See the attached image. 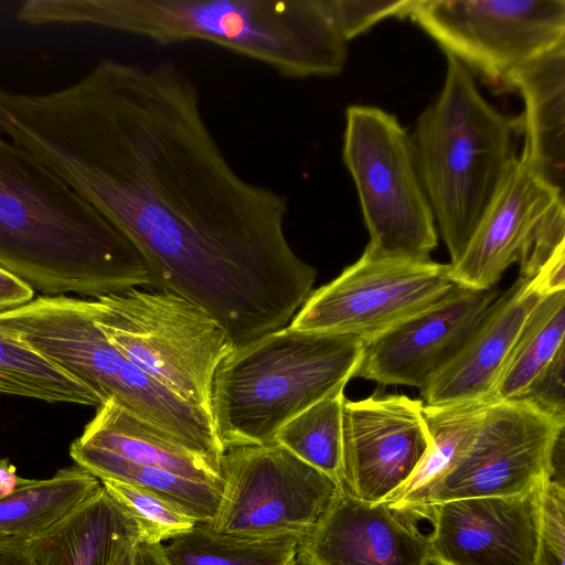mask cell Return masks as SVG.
<instances>
[{
    "label": "cell",
    "mask_w": 565,
    "mask_h": 565,
    "mask_svg": "<svg viewBox=\"0 0 565 565\" xmlns=\"http://www.w3.org/2000/svg\"><path fill=\"white\" fill-rule=\"evenodd\" d=\"M0 134L119 228L151 287L203 308L234 349L287 327L312 292L317 270L285 235L287 196L235 171L174 62L103 60L64 88L8 92Z\"/></svg>",
    "instance_id": "cell-1"
},
{
    "label": "cell",
    "mask_w": 565,
    "mask_h": 565,
    "mask_svg": "<svg viewBox=\"0 0 565 565\" xmlns=\"http://www.w3.org/2000/svg\"><path fill=\"white\" fill-rule=\"evenodd\" d=\"M31 25L92 24L160 45L206 41L290 79L339 75L348 41L330 0H29Z\"/></svg>",
    "instance_id": "cell-2"
},
{
    "label": "cell",
    "mask_w": 565,
    "mask_h": 565,
    "mask_svg": "<svg viewBox=\"0 0 565 565\" xmlns=\"http://www.w3.org/2000/svg\"><path fill=\"white\" fill-rule=\"evenodd\" d=\"M0 266L45 296L97 299L151 285L128 237L2 134Z\"/></svg>",
    "instance_id": "cell-3"
},
{
    "label": "cell",
    "mask_w": 565,
    "mask_h": 565,
    "mask_svg": "<svg viewBox=\"0 0 565 565\" xmlns=\"http://www.w3.org/2000/svg\"><path fill=\"white\" fill-rule=\"evenodd\" d=\"M446 57L441 92L417 118L411 139L454 264L518 158L522 120L490 105L469 68Z\"/></svg>",
    "instance_id": "cell-4"
},
{
    "label": "cell",
    "mask_w": 565,
    "mask_h": 565,
    "mask_svg": "<svg viewBox=\"0 0 565 565\" xmlns=\"http://www.w3.org/2000/svg\"><path fill=\"white\" fill-rule=\"evenodd\" d=\"M364 341L289 326L235 349L218 365L211 417L224 450L275 443L291 418L355 376Z\"/></svg>",
    "instance_id": "cell-5"
},
{
    "label": "cell",
    "mask_w": 565,
    "mask_h": 565,
    "mask_svg": "<svg viewBox=\"0 0 565 565\" xmlns=\"http://www.w3.org/2000/svg\"><path fill=\"white\" fill-rule=\"evenodd\" d=\"M0 332L25 344L139 419L220 465L224 450L210 417L178 399L130 362L96 326L89 300L39 296L0 312Z\"/></svg>",
    "instance_id": "cell-6"
},
{
    "label": "cell",
    "mask_w": 565,
    "mask_h": 565,
    "mask_svg": "<svg viewBox=\"0 0 565 565\" xmlns=\"http://www.w3.org/2000/svg\"><path fill=\"white\" fill-rule=\"evenodd\" d=\"M89 307L96 326L117 350L212 420L214 374L234 345L207 311L182 296L154 288L102 296L89 300Z\"/></svg>",
    "instance_id": "cell-7"
},
{
    "label": "cell",
    "mask_w": 565,
    "mask_h": 565,
    "mask_svg": "<svg viewBox=\"0 0 565 565\" xmlns=\"http://www.w3.org/2000/svg\"><path fill=\"white\" fill-rule=\"evenodd\" d=\"M360 200L370 242L380 256L430 262L438 237L411 135L374 106L345 110L342 148Z\"/></svg>",
    "instance_id": "cell-8"
},
{
    "label": "cell",
    "mask_w": 565,
    "mask_h": 565,
    "mask_svg": "<svg viewBox=\"0 0 565 565\" xmlns=\"http://www.w3.org/2000/svg\"><path fill=\"white\" fill-rule=\"evenodd\" d=\"M408 17L499 92L516 68L565 41L564 0H415Z\"/></svg>",
    "instance_id": "cell-9"
},
{
    "label": "cell",
    "mask_w": 565,
    "mask_h": 565,
    "mask_svg": "<svg viewBox=\"0 0 565 565\" xmlns=\"http://www.w3.org/2000/svg\"><path fill=\"white\" fill-rule=\"evenodd\" d=\"M220 468L221 500L205 524L224 534L303 537L339 489L277 443L227 449Z\"/></svg>",
    "instance_id": "cell-10"
},
{
    "label": "cell",
    "mask_w": 565,
    "mask_h": 565,
    "mask_svg": "<svg viewBox=\"0 0 565 565\" xmlns=\"http://www.w3.org/2000/svg\"><path fill=\"white\" fill-rule=\"evenodd\" d=\"M565 419L525 399L489 402L470 445L409 509L473 497L514 495L552 479V456Z\"/></svg>",
    "instance_id": "cell-11"
},
{
    "label": "cell",
    "mask_w": 565,
    "mask_h": 565,
    "mask_svg": "<svg viewBox=\"0 0 565 565\" xmlns=\"http://www.w3.org/2000/svg\"><path fill=\"white\" fill-rule=\"evenodd\" d=\"M454 285L449 264L388 258L365 248L354 264L309 295L289 327L365 342L427 308Z\"/></svg>",
    "instance_id": "cell-12"
},
{
    "label": "cell",
    "mask_w": 565,
    "mask_h": 565,
    "mask_svg": "<svg viewBox=\"0 0 565 565\" xmlns=\"http://www.w3.org/2000/svg\"><path fill=\"white\" fill-rule=\"evenodd\" d=\"M424 403L406 395L345 398L340 488L369 503L388 499L411 477L430 437Z\"/></svg>",
    "instance_id": "cell-13"
},
{
    "label": "cell",
    "mask_w": 565,
    "mask_h": 565,
    "mask_svg": "<svg viewBox=\"0 0 565 565\" xmlns=\"http://www.w3.org/2000/svg\"><path fill=\"white\" fill-rule=\"evenodd\" d=\"M498 296L494 288L455 284L427 308L365 341L355 376L420 391L456 358Z\"/></svg>",
    "instance_id": "cell-14"
},
{
    "label": "cell",
    "mask_w": 565,
    "mask_h": 565,
    "mask_svg": "<svg viewBox=\"0 0 565 565\" xmlns=\"http://www.w3.org/2000/svg\"><path fill=\"white\" fill-rule=\"evenodd\" d=\"M550 481V480H547ZM514 495L445 501L423 514L433 565H533L546 482Z\"/></svg>",
    "instance_id": "cell-15"
},
{
    "label": "cell",
    "mask_w": 565,
    "mask_h": 565,
    "mask_svg": "<svg viewBox=\"0 0 565 565\" xmlns=\"http://www.w3.org/2000/svg\"><path fill=\"white\" fill-rule=\"evenodd\" d=\"M418 520L409 510L361 501L339 486L300 540L297 565H433Z\"/></svg>",
    "instance_id": "cell-16"
},
{
    "label": "cell",
    "mask_w": 565,
    "mask_h": 565,
    "mask_svg": "<svg viewBox=\"0 0 565 565\" xmlns=\"http://www.w3.org/2000/svg\"><path fill=\"white\" fill-rule=\"evenodd\" d=\"M564 211V194L518 157L462 255L449 264L452 281L477 290L492 289L510 265L524 259L540 231Z\"/></svg>",
    "instance_id": "cell-17"
},
{
    "label": "cell",
    "mask_w": 565,
    "mask_h": 565,
    "mask_svg": "<svg viewBox=\"0 0 565 565\" xmlns=\"http://www.w3.org/2000/svg\"><path fill=\"white\" fill-rule=\"evenodd\" d=\"M544 297L533 279H518L490 306L456 358L420 392L426 405L488 401L532 309Z\"/></svg>",
    "instance_id": "cell-18"
},
{
    "label": "cell",
    "mask_w": 565,
    "mask_h": 565,
    "mask_svg": "<svg viewBox=\"0 0 565 565\" xmlns=\"http://www.w3.org/2000/svg\"><path fill=\"white\" fill-rule=\"evenodd\" d=\"M509 92H518L524 102L519 159L564 194L565 41L516 68Z\"/></svg>",
    "instance_id": "cell-19"
},
{
    "label": "cell",
    "mask_w": 565,
    "mask_h": 565,
    "mask_svg": "<svg viewBox=\"0 0 565 565\" xmlns=\"http://www.w3.org/2000/svg\"><path fill=\"white\" fill-rule=\"evenodd\" d=\"M76 439L135 463L222 483L218 465L134 416L113 399L97 407L95 416Z\"/></svg>",
    "instance_id": "cell-20"
},
{
    "label": "cell",
    "mask_w": 565,
    "mask_h": 565,
    "mask_svg": "<svg viewBox=\"0 0 565 565\" xmlns=\"http://www.w3.org/2000/svg\"><path fill=\"white\" fill-rule=\"evenodd\" d=\"M122 537H131L138 545L136 525L102 484L29 543L36 565H109Z\"/></svg>",
    "instance_id": "cell-21"
},
{
    "label": "cell",
    "mask_w": 565,
    "mask_h": 565,
    "mask_svg": "<svg viewBox=\"0 0 565 565\" xmlns=\"http://www.w3.org/2000/svg\"><path fill=\"white\" fill-rule=\"evenodd\" d=\"M99 479L74 465L57 470L47 479H29L13 491L0 493V535L32 540L99 488Z\"/></svg>",
    "instance_id": "cell-22"
},
{
    "label": "cell",
    "mask_w": 565,
    "mask_h": 565,
    "mask_svg": "<svg viewBox=\"0 0 565 565\" xmlns=\"http://www.w3.org/2000/svg\"><path fill=\"white\" fill-rule=\"evenodd\" d=\"M70 456L75 465L99 481L110 479L142 488L177 507L196 523L210 522L221 500L222 483L135 463L77 439L71 444Z\"/></svg>",
    "instance_id": "cell-23"
},
{
    "label": "cell",
    "mask_w": 565,
    "mask_h": 565,
    "mask_svg": "<svg viewBox=\"0 0 565 565\" xmlns=\"http://www.w3.org/2000/svg\"><path fill=\"white\" fill-rule=\"evenodd\" d=\"M488 401L423 406L430 444L406 482L385 500L397 509L412 508L455 465L475 437Z\"/></svg>",
    "instance_id": "cell-24"
},
{
    "label": "cell",
    "mask_w": 565,
    "mask_h": 565,
    "mask_svg": "<svg viewBox=\"0 0 565 565\" xmlns=\"http://www.w3.org/2000/svg\"><path fill=\"white\" fill-rule=\"evenodd\" d=\"M297 534L243 536L218 533L205 523L162 544L170 565H297Z\"/></svg>",
    "instance_id": "cell-25"
},
{
    "label": "cell",
    "mask_w": 565,
    "mask_h": 565,
    "mask_svg": "<svg viewBox=\"0 0 565 565\" xmlns=\"http://www.w3.org/2000/svg\"><path fill=\"white\" fill-rule=\"evenodd\" d=\"M565 290L540 299L526 318L488 402L520 398L565 344Z\"/></svg>",
    "instance_id": "cell-26"
},
{
    "label": "cell",
    "mask_w": 565,
    "mask_h": 565,
    "mask_svg": "<svg viewBox=\"0 0 565 565\" xmlns=\"http://www.w3.org/2000/svg\"><path fill=\"white\" fill-rule=\"evenodd\" d=\"M0 394L47 403L103 404L85 384L25 344L0 332Z\"/></svg>",
    "instance_id": "cell-27"
},
{
    "label": "cell",
    "mask_w": 565,
    "mask_h": 565,
    "mask_svg": "<svg viewBox=\"0 0 565 565\" xmlns=\"http://www.w3.org/2000/svg\"><path fill=\"white\" fill-rule=\"evenodd\" d=\"M344 401V390L335 391L291 418L275 436V443L338 484Z\"/></svg>",
    "instance_id": "cell-28"
},
{
    "label": "cell",
    "mask_w": 565,
    "mask_h": 565,
    "mask_svg": "<svg viewBox=\"0 0 565 565\" xmlns=\"http://www.w3.org/2000/svg\"><path fill=\"white\" fill-rule=\"evenodd\" d=\"M100 482L136 525L138 544H162L196 524L183 511L142 488L110 479Z\"/></svg>",
    "instance_id": "cell-29"
},
{
    "label": "cell",
    "mask_w": 565,
    "mask_h": 565,
    "mask_svg": "<svg viewBox=\"0 0 565 565\" xmlns=\"http://www.w3.org/2000/svg\"><path fill=\"white\" fill-rule=\"evenodd\" d=\"M533 565H565V484L546 482L540 516L539 547Z\"/></svg>",
    "instance_id": "cell-30"
},
{
    "label": "cell",
    "mask_w": 565,
    "mask_h": 565,
    "mask_svg": "<svg viewBox=\"0 0 565 565\" xmlns=\"http://www.w3.org/2000/svg\"><path fill=\"white\" fill-rule=\"evenodd\" d=\"M340 32L347 41L358 36L377 22L408 17L415 0H330Z\"/></svg>",
    "instance_id": "cell-31"
},
{
    "label": "cell",
    "mask_w": 565,
    "mask_h": 565,
    "mask_svg": "<svg viewBox=\"0 0 565 565\" xmlns=\"http://www.w3.org/2000/svg\"><path fill=\"white\" fill-rule=\"evenodd\" d=\"M564 369L565 344L558 349L520 398L565 419Z\"/></svg>",
    "instance_id": "cell-32"
},
{
    "label": "cell",
    "mask_w": 565,
    "mask_h": 565,
    "mask_svg": "<svg viewBox=\"0 0 565 565\" xmlns=\"http://www.w3.org/2000/svg\"><path fill=\"white\" fill-rule=\"evenodd\" d=\"M33 298L31 286L0 266V312L25 305Z\"/></svg>",
    "instance_id": "cell-33"
},
{
    "label": "cell",
    "mask_w": 565,
    "mask_h": 565,
    "mask_svg": "<svg viewBox=\"0 0 565 565\" xmlns=\"http://www.w3.org/2000/svg\"><path fill=\"white\" fill-rule=\"evenodd\" d=\"M0 565H36L29 541L0 535Z\"/></svg>",
    "instance_id": "cell-34"
},
{
    "label": "cell",
    "mask_w": 565,
    "mask_h": 565,
    "mask_svg": "<svg viewBox=\"0 0 565 565\" xmlns=\"http://www.w3.org/2000/svg\"><path fill=\"white\" fill-rule=\"evenodd\" d=\"M161 545H136L134 565H170L163 555Z\"/></svg>",
    "instance_id": "cell-35"
},
{
    "label": "cell",
    "mask_w": 565,
    "mask_h": 565,
    "mask_svg": "<svg viewBox=\"0 0 565 565\" xmlns=\"http://www.w3.org/2000/svg\"><path fill=\"white\" fill-rule=\"evenodd\" d=\"M28 481L17 475V468L8 459L0 458V493L7 494Z\"/></svg>",
    "instance_id": "cell-36"
},
{
    "label": "cell",
    "mask_w": 565,
    "mask_h": 565,
    "mask_svg": "<svg viewBox=\"0 0 565 565\" xmlns=\"http://www.w3.org/2000/svg\"><path fill=\"white\" fill-rule=\"evenodd\" d=\"M136 545V541L131 537L120 539L115 546L109 565H134Z\"/></svg>",
    "instance_id": "cell-37"
}]
</instances>
